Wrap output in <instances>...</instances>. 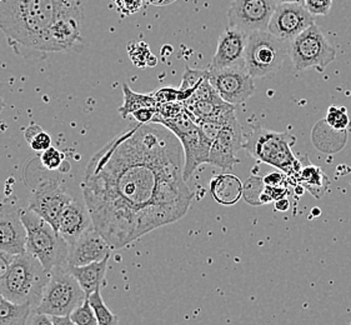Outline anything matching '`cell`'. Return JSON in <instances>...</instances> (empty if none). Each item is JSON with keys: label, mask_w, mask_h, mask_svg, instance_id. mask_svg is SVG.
Segmentation results:
<instances>
[{"label": "cell", "mask_w": 351, "mask_h": 325, "mask_svg": "<svg viewBox=\"0 0 351 325\" xmlns=\"http://www.w3.org/2000/svg\"><path fill=\"white\" fill-rule=\"evenodd\" d=\"M93 226L112 250L182 219L194 198L182 143L156 123H133L88 162L82 184Z\"/></svg>", "instance_id": "cell-1"}, {"label": "cell", "mask_w": 351, "mask_h": 325, "mask_svg": "<svg viewBox=\"0 0 351 325\" xmlns=\"http://www.w3.org/2000/svg\"><path fill=\"white\" fill-rule=\"evenodd\" d=\"M65 0H3L0 30L8 45L24 59H44L43 48Z\"/></svg>", "instance_id": "cell-2"}, {"label": "cell", "mask_w": 351, "mask_h": 325, "mask_svg": "<svg viewBox=\"0 0 351 325\" xmlns=\"http://www.w3.org/2000/svg\"><path fill=\"white\" fill-rule=\"evenodd\" d=\"M296 138L288 132H274L261 125H250L244 133V150L258 162H265L284 173L289 180L298 183L302 169L300 160L296 159L291 148Z\"/></svg>", "instance_id": "cell-3"}, {"label": "cell", "mask_w": 351, "mask_h": 325, "mask_svg": "<svg viewBox=\"0 0 351 325\" xmlns=\"http://www.w3.org/2000/svg\"><path fill=\"white\" fill-rule=\"evenodd\" d=\"M49 279L50 273L36 256L29 253L15 255L7 276L0 283V294L13 303H29L36 309Z\"/></svg>", "instance_id": "cell-4"}, {"label": "cell", "mask_w": 351, "mask_h": 325, "mask_svg": "<svg viewBox=\"0 0 351 325\" xmlns=\"http://www.w3.org/2000/svg\"><path fill=\"white\" fill-rule=\"evenodd\" d=\"M21 221L27 229V253L36 256L48 273L68 267L69 244L47 220L30 209H19Z\"/></svg>", "instance_id": "cell-5"}, {"label": "cell", "mask_w": 351, "mask_h": 325, "mask_svg": "<svg viewBox=\"0 0 351 325\" xmlns=\"http://www.w3.org/2000/svg\"><path fill=\"white\" fill-rule=\"evenodd\" d=\"M84 23V1L65 0L45 39L44 57L51 53H83L86 47Z\"/></svg>", "instance_id": "cell-6"}, {"label": "cell", "mask_w": 351, "mask_h": 325, "mask_svg": "<svg viewBox=\"0 0 351 325\" xmlns=\"http://www.w3.org/2000/svg\"><path fill=\"white\" fill-rule=\"evenodd\" d=\"M86 300V294L71 276L68 267L56 268L50 273V279L42 300L33 313L50 317H69L79 305Z\"/></svg>", "instance_id": "cell-7"}, {"label": "cell", "mask_w": 351, "mask_h": 325, "mask_svg": "<svg viewBox=\"0 0 351 325\" xmlns=\"http://www.w3.org/2000/svg\"><path fill=\"white\" fill-rule=\"evenodd\" d=\"M152 123L162 124L176 135L184 150V179L189 180L195 170L209 162L211 144L205 141L199 125L190 117L186 109L171 119L154 118Z\"/></svg>", "instance_id": "cell-8"}, {"label": "cell", "mask_w": 351, "mask_h": 325, "mask_svg": "<svg viewBox=\"0 0 351 325\" xmlns=\"http://www.w3.org/2000/svg\"><path fill=\"white\" fill-rule=\"evenodd\" d=\"M289 44L267 30L250 33L245 49L246 71L254 79L278 73L289 56Z\"/></svg>", "instance_id": "cell-9"}, {"label": "cell", "mask_w": 351, "mask_h": 325, "mask_svg": "<svg viewBox=\"0 0 351 325\" xmlns=\"http://www.w3.org/2000/svg\"><path fill=\"white\" fill-rule=\"evenodd\" d=\"M289 57L295 71L314 68L317 71H324L328 65L335 62L337 50L324 36L322 29L313 24L290 42Z\"/></svg>", "instance_id": "cell-10"}, {"label": "cell", "mask_w": 351, "mask_h": 325, "mask_svg": "<svg viewBox=\"0 0 351 325\" xmlns=\"http://www.w3.org/2000/svg\"><path fill=\"white\" fill-rule=\"evenodd\" d=\"M71 197L62 184L54 179H47L38 184L29 198L28 209L36 213L58 232L59 220Z\"/></svg>", "instance_id": "cell-11"}, {"label": "cell", "mask_w": 351, "mask_h": 325, "mask_svg": "<svg viewBox=\"0 0 351 325\" xmlns=\"http://www.w3.org/2000/svg\"><path fill=\"white\" fill-rule=\"evenodd\" d=\"M276 5L275 0H232L228 9V27L247 34L267 30Z\"/></svg>", "instance_id": "cell-12"}, {"label": "cell", "mask_w": 351, "mask_h": 325, "mask_svg": "<svg viewBox=\"0 0 351 325\" xmlns=\"http://www.w3.org/2000/svg\"><path fill=\"white\" fill-rule=\"evenodd\" d=\"M244 149V130L235 112L229 115L217 139L213 143L209 162L220 169L230 170L239 164L238 153Z\"/></svg>", "instance_id": "cell-13"}, {"label": "cell", "mask_w": 351, "mask_h": 325, "mask_svg": "<svg viewBox=\"0 0 351 325\" xmlns=\"http://www.w3.org/2000/svg\"><path fill=\"white\" fill-rule=\"evenodd\" d=\"M209 71V80L217 89L220 98L232 106L244 104L255 94L254 78L246 68H225L220 71Z\"/></svg>", "instance_id": "cell-14"}, {"label": "cell", "mask_w": 351, "mask_h": 325, "mask_svg": "<svg viewBox=\"0 0 351 325\" xmlns=\"http://www.w3.org/2000/svg\"><path fill=\"white\" fill-rule=\"evenodd\" d=\"M313 24H315L314 15L304 4H278L267 30L281 40L290 43Z\"/></svg>", "instance_id": "cell-15"}, {"label": "cell", "mask_w": 351, "mask_h": 325, "mask_svg": "<svg viewBox=\"0 0 351 325\" xmlns=\"http://www.w3.org/2000/svg\"><path fill=\"white\" fill-rule=\"evenodd\" d=\"M249 34L237 28L225 29L218 39L215 54L208 69L220 71L225 68H245V49Z\"/></svg>", "instance_id": "cell-16"}, {"label": "cell", "mask_w": 351, "mask_h": 325, "mask_svg": "<svg viewBox=\"0 0 351 325\" xmlns=\"http://www.w3.org/2000/svg\"><path fill=\"white\" fill-rule=\"evenodd\" d=\"M112 252L110 244L93 226L69 247L68 264L73 267H83L92 263L101 262L106 258H110Z\"/></svg>", "instance_id": "cell-17"}, {"label": "cell", "mask_w": 351, "mask_h": 325, "mask_svg": "<svg viewBox=\"0 0 351 325\" xmlns=\"http://www.w3.org/2000/svg\"><path fill=\"white\" fill-rule=\"evenodd\" d=\"M0 250L13 255L27 253V229L21 213L7 202L0 210Z\"/></svg>", "instance_id": "cell-18"}, {"label": "cell", "mask_w": 351, "mask_h": 325, "mask_svg": "<svg viewBox=\"0 0 351 325\" xmlns=\"http://www.w3.org/2000/svg\"><path fill=\"white\" fill-rule=\"evenodd\" d=\"M93 226H93L92 217L84 202L82 203L79 200L71 199V203L65 206V209L62 213L58 232L71 247L82 234L85 233Z\"/></svg>", "instance_id": "cell-19"}, {"label": "cell", "mask_w": 351, "mask_h": 325, "mask_svg": "<svg viewBox=\"0 0 351 325\" xmlns=\"http://www.w3.org/2000/svg\"><path fill=\"white\" fill-rule=\"evenodd\" d=\"M109 259L110 258H106L101 262L92 263L88 265H83V267L68 265L71 276L77 279L82 289L84 290L86 298L93 294L94 291L101 289V287L106 283Z\"/></svg>", "instance_id": "cell-20"}, {"label": "cell", "mask_w": 351, "mask_h": 325, "mask_svg": "<svg viewBox=\"0 0 351 325\" xmlns=\"http://www.w3.org/2000/svg\"><path fill=\"white\" fill-rule=\"evenodd\" d=\"M244 184L239 178L232 174H220L213 178L210 182V193L219 204L234 205L243 197Z\"/></svg>", "instance_id": "cell-21"}, {"label": "cell", "mask_w": 351, "mask_h": 325, "mask_svg": "<svg viewBox=\"0 0 351 325\" xmlns=\"http://www.w3.org/2000/svg\"><path fill=\"white\" fill-rule=\"evenodd\" d=\"M298 183H302V188L309 191L316 198L324 197L330 185L329 178L325 176L323 170L311 164H308V167H302Z\"/></svg>", "instance_id": "cell-22"}, {"label": "cell", "mask_w": 351, "mask_h": 325, "mask_svg": "<svg viewBox=\"0 0 351 325\" xmlns=\"http://www.w3.org/2000/svg\"><path fill=\"white\" fill-rule=\"evenodd\" d=\"M33 311L32 304H16L0 294V325H27Z\"/></svg>", "instance_id": "cell-23"}, {"label": "cell", "mask_w": 351, "mask_h": 325, "mask_svg": "<svg viewBox=\"0 0 351 325\" xmlns=\"http://www.w3.org/2000/svg\"><path fill=\"white\" fill-rule=\"evenodd\" d=\"M123 94H124V101L123 106H119V113L124 119L134 112L143 109V108H156L158 101L153 94H141L132 91V88L124 83L123 84Z\"/></svg>", "instance_id": "cell-24"}, {"label": "cell", "mask_w": 351, "mask_h": 325, "mask_svg": "<svg viewBox=\"0 0 351 325\" xmlns=\"http://www.w3.org/2000/svg\"><path fill=\"white\" fill-rule=\"evenodd\" d=\"M243 197L246 203L252 205L267 204L273 202L267 191V184L264 183V178L258 176H252L244 183Z\"/></svg>", "instance_id": "cell-25"}, {"label": "cell", "mask_w": 351, "mask_h": 325, "mask_svg": "<svg viewBox=\"0 0 351 325\" xmlns=\"http://www.w3.org/2000/svg\"><path fill=\"white\" fill-rule=\"evenodd\" d=\"M209 78V71L203 69H191L190 67L185 68L184 71L183 82L179 86V101H186L193 95L194 91L197 89L200 83H203L205 79Z\"/></svg>", "instance_id": "cell-26"}, {"label": "cell", "mask_w": 351, "mask_h": 325, "mask_svg": "<svg viewBox=\"0 0 351 325\" xmlns=\"http://www.w3.org/2000/svg\"><path fill=\"white\" fill-rule=\"evenodd\" d=\"M86 299L89 300V303L92 305L93 311L95 313L99 325H120L118 317L104 303V299L101 297L100 289L94 291Z\"/></svg>", "instance_id": "cell-27"}, {"label": "cell", "mask_w": 351, "mask_h": 325, "mask_svg": "<svg viewBox=\"0 0 351 325\" xmlns=\"http://www.w3.org/2000/svg\"><path fill=\"white\" fill-rule=\"evenodd\" d=\"M24 136H25L30 149L34 150L36 153H43V152H45L47 149L51 147V135L47 133L38 124L29 125L24 132Z\"/></svg>", "instance_id": "cell-28"}, {"label": "cell", "mask_w": 351, "mask_h": 325, "mask_svg": "<svg viewBox=\"0 0 351 325\" xmlns=\"http://www.w3.org/2000/svg\"><path fill=\"white\" fill-rule=\"evenodd\" d=\"M324 121H326L329 127L337 132H346V129L350 125V119L345 106H330Z\"/></svg>", "instance_id": "cell-29"}, {"label": "cell", "mask_w": 351, "mask_h": 325, "mask_svg": "<svg viewBox=\"0 0 351 325\" xmlns=\"http://www.w3.org/2000/svg\"><path fill=\"white\" fill-rule=\"evenodd\" d=\"M69 317L77 325H99L95 313L93 311L92 305L88 299L83 304L79 305Z\"/></svg>", "instance_id": "cell-30"}, {"label": "cell", "mask_w": 351, "mask_h": 325, "mask_svg": "<svg viewBox=\"0 0 351 325\" xmlns=\"http://www.w3.org/2000/svg\"><path fill=\"white\" fill-rule=\"evenodd\" d=\"M65 156L63 152H60L59 149L50 147L45 152H43L40 156V162L42 165L48 170H58L62 168V164L64 162Z\"/></svg>", "instance_id": "cell-31"}, {"label": "cell", "mask_w": 351, "mask_h": 325, "mask_svg": "<svg viewBox=\"0 0 351 325\" xmlns=\"http://www.w3.org/2000/svg\"><path fill=\"white\" fill-rule=\"evenodd\" d=\"M304 5L313 15H328L332 0H304Z\"/></svg>", "instance_id": "cell-32"}, {"label": "cell", "mask_w": 351, "mask_h": 325, "mask_svg": "<svg viewBox=\"0 0 351 325\" xmlns=\"http://www.w3.org/2000/svg\"><path fill=\"white\" fill-rule=\"evenodd\" d=\"M158 104L164 103H171V101H179V88H171V86H164L153 93Z\"/></svg>", "instance_id": "cell-33"}, {"label": "cell", "mask_w": 351, "mask_h": 325, "mask_svg": "<svg viewBox=\"0 0 351 325\" xmlns=\"http://www.w3.org/2000/svg\"><path fill=\"white\" fill-rule=\"evenodd\" d=\"M114 1L119 8L121 13H124V14H133V13H136L141 9L144 0H114Z\"/></svg>", "instance_id": "cell-34"}, {"label": "cell", "mask_w": 351, "mask_h": 325, "mask_svg": "<svg viewBox=\"0 0 351 325\" xmlns=\"http://www.w3.org/2000/svg\"><path fill=\"white\" fill-rule=\"evenodd\" d=\"M155 114H156V108H143L132 114L134 121L139 124H149L154 119Z\"/></svg>", "instance_id": "cell-35"}, {"label": "cell", "mask_w": 351, "mask_h": 325, "mask_svg": "<svg viewBox=\"0 0 351 325\" xmlns=\"http://www.w3.org/2000/svg\"><path fill=\"white\" fill-rule=\"evenodd\" d=\"M14 258L15 255L9 254L7 252L0 250V283L4 280V278L7 276L10 265L13 264Z\"/></svg>", "instance_id": "cell-36"}, {"label": "cell", "mask_w": 351, "mask_h": 325, "mask_svg": "<svg viewBox=\"0 0 351 325\" xmlns=\"http://www.w3.org/2000/svg\"><path fill=\"white\" fill-rule=\"evenodd\" d=\"M264 183L269 186H282L285 183L284 180V173H271L267 177L264 178Z\"/></svg>", "instance_id": "cell-37"}, {"label": "cell", "mask_w": 351, "mask_h": 325, "mask_svg": "<svg viewBox=\"0 0 351 325\" xmlns=\"http://www.w3.org/2000/svg\"><path fill=\"white\" fill-rule=\"evenodd\" d=\"M29 325H54V323H53V319L50 315L34 313V317L32 318V322Z\"/></svg>", "instance_id": "cell-38"}, {"label": "cell", "mask_w": 351, "mask_h": 325, "mask_svg": "<svg viewBox=\"0 0 351 325\" xmlns=\"http://www.w3.org/2000/svg\"><path fill=\"white\" fill-rule=\"evenodd\" d=\"M51 319L54 325H77L71 320V317H51Z\"/></svg>", "instance_id": "cell-39"}, {"label": "cell", "mask_w": 351, "mask_h": 325, "mask_svg": "<svg viewBox=\"0 0 351 325\" xmlns=\"http://www.w3.org/2000/svg\"><path fill=\"white\" fill-rule=\"evenodd\" d=\"M289 206H290V203H289V200L287 198H281L275 202V208H276V210H279V212H287L289 209Z\"/></svg>", "instance_id": "cell-40"}, {"label": "cell", "mask_w": 351, "mask_h": 325, "mask_svg": "<svg viewBox=\"0 0 351 325\" xmlns=\"http://www.w3.org/2000/svg\"><path fill=\"white\" fill-rule=\"evenodd\" d=\"M276 4H304V0H275Z\"/></svg>", "instance_id": "cell-41"}, {"label": "cell", "mask_w": 351, "mask_h": 325, "mask_svg": "<svg viewBox=\"0 0 351 325\" xmlns=\"http://www.w3.org/2000/svg\"><path fill=\"white\" fill-rule=\"evenodd\" d=\"M4 108H5V101L0 97V113H1V110H3Z\"/></svg>", "instance_id": "cell-42"}, {"label": "cell", "mask_w": 351, "mask_h": 325, "mask_svg": "<svg viewBox=\"0 0 351 325\" xmlns=\"http://www.w3.org/2000/svg\"><path fill=\"white\" fill-rule=\"evenodd\" d=\"M4 205H5V202H4V200H0V210L4 208Z\"/></svg>", "instance_id": "cell-43"}, {"label": "cell", "mask_w": 351, "mask_h": 325, "mask_svg": "<svg viewBox=\"0 0 351 325\" xmlns=\"http://www.w3.org/2000/svg\"><path fill=\"white\" fill-rule=\"evenodd\" d=\"M346 325H351V322H350V323H348V324H346Z\"/></svg>", "instance_id": "cell-44"}, {"label": "cell", "mask_w": 351, "mask_h": 325, "mask_svg": "<svg viewBox=\"0 0 351 325\" xmlns=\"http://www.w3.org/2000/svg\"><path fill=\"white\" fill-rule=\"evenodd\" d=\"M0 1H3V0H0Z\"/></svg>", "instance_id": "cell-45"}]
</instances>
